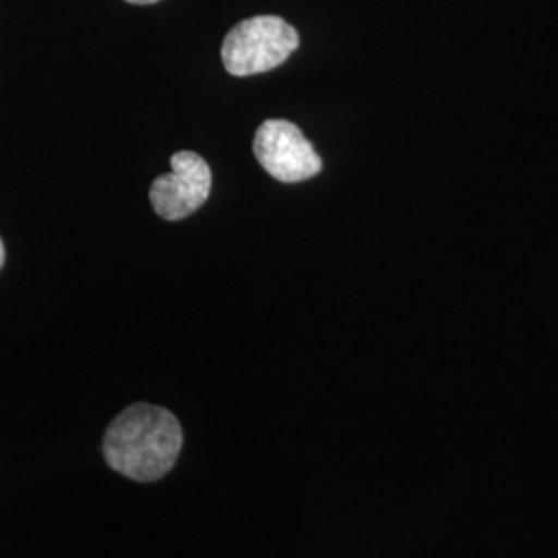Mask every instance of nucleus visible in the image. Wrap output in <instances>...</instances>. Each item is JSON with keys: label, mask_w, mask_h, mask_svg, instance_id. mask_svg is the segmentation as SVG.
I'll use <instances>...</instances> for the list:
<instances>
[{"label": "nucleus", "mask_w": 558, "mask_h": 558, "mask_svg": "<svg viewBox=\"0 0 558 558\" xmlns=\"http://www.w3.org/2000/svg\"><path fill=\"white\" fill-rule=\"evenodd\" d=\"M172 172L154 180L149 199L161 220L179 221L195 214L209 199L211 170L199 154L179 151L170 158Z\"/></svg>", "instance_id": "4"}, {"label": "nucleus", "mask_w": 558, "mask_h": 558, "mask_svg": "<svg viewBox=\"0 0 558 558\" xmlns=\"http://www.w3.org/2000/svg\"><path fill=\"white\" fill-rule=\"evenodd\" d=\"M124 2H131V4H154V2H160V0H124Z\"/></svg>", "instance_id": "5"}, {"label": "nucleus", "mask_w": 558, "mask_h": 558, "mask_svg": "<svg viewBox=\"0 0 558 558\" xmlns=\"http://www.w3.org/2000/svg\"><path fill=\"white\" fill-rule=\"evenodd\" d=\"M4 263V246H2V240H0V267Z\"/></svg>", "instance_id": "6"}, {"label": "nucleus", "mask_w": 558, "mask_h": 558, "mask_svg": "<svg viewBox=\"0 0 558 558\" xmlns=\"http://www.w3.org/2000/svg\"><path fill=\"white\" fill-rule=\"evenodd\" d=\"M182 449V428L168 410L135 403L119 414L104 437V456L112 470L137 482L163 478Z\"/></svg>", "instance_id": "1"}, {"label": "nucleus", "mask_w": 558, "mask_h": 558, "mask_svg": "<svg viewBox=\"0 0 558 558\" xmlns=\"http://www.w3.org/2000/svg\"><path fill=\"white\" fill-rule=\"evenodd\" d=\"M300 46L299 32L276 15L240 21L221 44V62L234 77H251L274 71Z\"/></svg>", "instance_id": "2"}, {"label": "nucleus", "mask_w": 558, "mask_h": 558, "mask_svg": "<svg viewBox=\"0 0 558 558\" xmlns=\"http://www.w3.org/2000/svg\"><path fill=\"white\" fill-rule=\"evenodd\" d=\"M253 151L265 172L279 182L313 179L323 168L311 141L288 120H265L253 141Z\"/></svg>", "instance_id": "3"}]
</instances>
